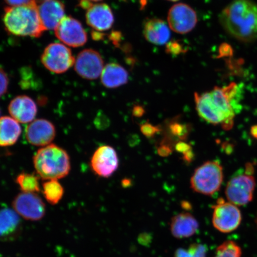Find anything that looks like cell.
Listing matches in <instances>:
<instances>
[{"label":"cell","mask_w":257,"mask_h":257,"mask_svg":"<svg viewBox=\"0 0 257 257\" xmlns=\"http://www.w3.org/2000/svg\"><path fill=\"white\" fill-rule=\"evenodd\" d=\"M239 89L236 83L198 94L195 92L196 110L202 119L214 126L220 125L224 130L232 128L236 115V97Z\"/></svg>","instance_id":"1"},{"label":"cell","mask_w":257,"mask_h":257,"mask_svg":"<svg viewBox=\"0 0 257 257\" xmlns=\"http://www.w3.org/2000/svg\"><path fill=\"white\" fill-rule=\"evenodd\" d=\"M225 31L237 40H257V4L251 0H233L219 15Z\"/></svg>","instance_id":"2"},{"label":"cell","mask_w":257,"mask_h":257,"mask_svg":"<svg viewBox=\"0 0 257 257\" xmlns=\"http://www.w3.org/2000/svg\"><path fill=\"white\" fill-rule=\"evenodd\" d=\"M3 20L6 31L16 36L39 38L46 31L41 23L37 3L6 8Z\"/></svg>","instance_id":"3"},{"label":"cell","mask_w":257,"mask_h":257,"mask_svg":"<svg viewBox=\"0 0 257 257\" xmlns=\"http://www.w3.org/2000/svg\"><path fill=\"white\" fill-rule=\"evenodd\" d=\"M33 162L38 175L45 181L65 178L71 169L68 153L55 144L38 150L34 156Z\"/></svg>","instance_id":"4"},{"label":"cell","mask_w":257,"mask_h":257,"mask_svg":"<svg viewBox=\"0 0 257 257\" xmlns=\"http://www.w3.org/2000/svg\"><path fill=\"white\" fill-rule=\"evenodd\" d=\"M223 169L216 161H208L196 169L191 179L193 191L207 196L220 190L223 181Z\"/></svg>","instance_id":"5"},{"label":"cell","mask_w":257,"mask_h":257,"mask_svg":"<svg viewBox=\"0 0 257 257\" xmlns=\"http://www.w3.org/2000/svg\"><path fill=\"white\" fill-rule=\"evenodd\" d=\"M253 166L247 164L243 174L233 177L228 182L225 194L227 200L236 206H242L252 200L256 182L252 175Z\"/></svg>","instance_id":"6"},{"label":"cell","mask_w":257,"mask_h":257,"mask_svg":"<svg viewBox=\"0 0 257 257\" xmlns=\"http://www.w3.org/2000/svg\"><path fill=\"white\" fill-rule=\"evenodd\" d=\"M212 208L213 210L212 222L215 229L219 232L230 233L240 226L242 214L236 205L220 198Z\"/></svg>","instance_id":"7"},{"label":"cell","mask_w":257,"mask_h":257,"mask_svg":"<svg viewBox=\"0 0 257 257\" xmlns=\"http://www.w3.org/2000/svg\"><path fill=\"white\" fill-rule=\"evenodd\" d=\"M41 60L47 69L57 74L66 72L75 63L71 50L60 43L48 45L42 54Z\"/></svg>","instance_id":"8"},{"label":"cell","mask_w":257,"mask_h":257,"mask_svg":"<svg viewBox=\"0 0 257 257\" xmlns=\"http://www.w3.org/2000/svg\"><path fill=\"white\" fill-rule=\"evenodd\" d=\"M14 210L26 220L38 221L46 214V205L37 193L22 192L12 203Z\"/></svg>","instance_id":"9"},{"label":"cell","mask_w":257,"mask_h":257,"mask_svg":"<svg viewBox=\"0 0 257 257\" xmlns=\"http://www.w3.org/2000/svg\"><path fill=\"white\" fill-rule=\"evenodd\" d=\"M168 21L172 31L179 34H186L194 30L198 18L195 11L190 6L179 3L170 8Z\"/></svg>","instance_id":"10"},{"label":"cell","mask_w":257,"mask_h":257,"mask_svg":"<svg viewBox=\"0 0 257 257\" xmlns=\"http://www.w3.org/2000/svg\"><path fill=\"white\" fill-rule=\"evenodd\" d=\"M54 31L58 39L70 47L83 46L88 40L81 23L70 16H65Z\"/></svg>","instance_id":"11"},{"label":"cell","mask_w":257,"mask_h":257,"mask_svg":"<svg viewBox=\"0 0 257 257\" xmlns=\"http://www.w3.org/2000/svg\"><path fill=\"white\" fill-rule=\"evenodd\" d=\"M104 61L97 51L86 49L80 52L75 63V71L82 78L94 80L101 75L103 71Z\"/></svg>","instance_id":"12"},{"label":"cell","mask_w":257,"mask_h":257,"mask_svg":"<svg viewBox=\"0 0 257 257\" xmlns=\"http://www.w3.org/2000/svg\"><path fill=\"white\" fill-rule=\"evenodd\" d=\"M117 152L111 146L98 148L92 156L91 167L95 174L102 178L110 177L118 168Z\"/></svg>","instance_id":"13"},{"label":"cell","mask_w":257,"mask_h":257,"mask_svg":"<svg viewBox=\"0 0 257 257\" xmlns=\"http://www.w3.org/2000/svg\"><path fill=\"white\" fill-rule=\"evenodd\" d=\"M56 127L53 123L44 118L34 120L28 125L25 130V137L32 146L46 147L55 138Z\"/></svg>","instance_id":"14"},{"label":"cell","mask_w":257,"mask_h":257,"mask_svg":"<svg viewBox=\"0 0 257 257\" xmlns=\"http://www.w3.org/2000/svg\"><path fill=\"white\" fill-rule=\"evenodd\" d=\"M42 25L45 30H55L65 17V8L59 0H47L38 6Z\"/></svg>","instance_id":"15"},{"label":"cell","mask_w":257,"mask_h":257,"mask_svg":"<svg viewBox=\"0 0 257 257\" xmlns=\"http://www.w3.org/2000/svg\"><path fill=\"white\" fill-rule=\"evenodd\" d=\"M8 110L11 117L19 123H29L35 120L38 108L36 103L30 96L19 95L10 102Z\"/></svg>","instance_id":"16"},{"label":"cell","mask_w":257,"mask_h":257,"mask_svg":"<svg viewBox=\"0 0 257 257\" xmlns=\"http://www.w3.org/2000/svg\"><path fill=\"white\" fill-rule=\"evenodd\" d=\"M86 23L96 31H105L112 27L114 19L111 9L107 5H93L86 14Z\"/></svg>","instance_id":"17"},{"label":"cell","mask_w":257,"mask_h":257,"mask_svg":"<svg viewBox=\"0 0 257 257\" xmlns=\"http://www.w3.org/2000/svg\"><path fill=\"white\" fill-rule=\"evenodd\" d=\"M198 229V221L191 213H179L172 218L170 230L177 239L188 238L197 233Z\"/></svg>","instance_id":"18"},{"label":"cell","mask_w":257,"mask_h":257,"mask_svg":"<svg viewBox=\"0 0 257 257\" xmlns=\"http://www.w3.org/2000/svg\"><path fill=\"white\" fill-rule=\"evenodd\" d=\"M143 34L149 43L159 46L168 43L170 38L168 25L162 19L157 18L149 19L145 22Z\"/></svg>","instance_id":"19"},{"label":"cell","mask_w":257,"mask_h":257,"mask_svg":"<svg viewBox=\"0 0 257 257\" xmlns=\"http://www.w3.org/2000/svg\"><path fill=\"white\" fill-rule=\"evenodd\" d=\"M127 70L120 64L109 63L104 67L101 75L102 84L108 88H116L128 82Z\"/></svg>","instance_id":"20"},{"label":"cell","mask_w":257,"mask_h":257,"mask_svg":"<svg viewBox=\"0 0 257 257\" xmlns=\"http://www.w3.org/2000/svg\"><path fill=\"white\" fill-rule=\"evenodd\" d=\"M1 237L5 240L14 238L19 232L21 219L19 215L11 208H4L0 214Z\"/></svg>","instance_id":"21"},{"label":"cell","mask_w":257,"mask_h":257,"mask_svg":"<svg viewBox=\"0 0 257 257\" xmlns=\"http://www.w3.org/2000/svg\"><path fill=\"white\" fill-rule=\"evenodd\" d=\"M22 133L20 124L15 118L3 116L0 120V145L9 147L17 143Z\"/></svg>","instance_id":"22"},{"label":"cell","mask_w":257,"mask_h":257,"mask_svg":"<svg viewBox=\"0 0 257 257\" xmlns=\"http://www.w3.org/2000/svg\"><path fill=\"white\" fill-rule=\"evenodd\" d=\"M44 198L52 205H56L62 200L64 195V188L58 180H50L43 185Z\"/></svg>","instance_id":"23"},{"label":"cell","mask_w":257,"mask_h":257,"mask_svg":"<svg viewBox=\"0 0 257 257\" xmlns=\"http://www.w3.org/2000/svg\"><path fill=\"white\" fill-rule=\"evenodd\" d=\"M16 182L22 192L37 194L41 191L39 177L33 173H21L16 178Z\"/></svg>","instance_id":"24"},{"label":"cell","mask_w":257,"mask_h":257,"mask_svg":"<svg viewBox=\"0 0 257 257\" xmlns=\"http://www.w3.org/2000/svg\"><path fill=\"white\" fill-rule=\"evenodd\" d=\"M207 246L200 243H193L188 249H177L174 257H207Z\"/></svg>","instance_id":"25"},{"label":"cell","mask_w":257,"mask_h":257,"mask_svg":"<svg viewBox=\"0 0 257 257\" xmlns=\"http://www.w3.org/2000/svg\"><path fill=\"white\" fill-rule=\"evenodd\" d=\"M141 131L145 136L151 138L155 136L160 131V128L157 126H154L150 123H144L141 125Z\"/></svg>","instance_id":"26"},{"label":"cell","mask_w":257,"mask_h":257,"mask_svg":"<svg viewBox=\"0 0 257 257\" xmlns=\"http://www.w3.org/2000/svg\"><path fill=\"white\" fill-rule=\"evenodd\" d=\"M5 1L9 7H18V6H28L37 3L35 0H5Z\"/></svg>","instance_id":"27"},{"label":"cell","mask_w":257,"mask_h":257,"mask_svg":"<svg viewBox=\"0 0 257 257\" xmlns=\"http://www.w3.org/2000/svg\"><path fill=\"white\" fill-rule=\"evenodd\" d=\"M9 80L7 73L2 68L1 69V96H3L8 92Z\"/></svg>","instance_id":"28"},{"label":"cell","mask_w":257,"mask_h":257,"mask_svg":"<svg viewBox=\"0 0 257 257\" xmlns=\"http://www.w3.org/2000/svg\"><path fill=\"white\" fill-rule=\"evenodd\" d=\"M176 150L179 153H182L184 155L191 152V146L184 142H179L176 144Z\"/></svg>","instance_id":"29"},{"label":"cell","mask_w":257,"mask_h":257,"mask_svg":"<svg viewBox=\"0 0 257 257\" xmlns=\"http://www.w3.org/2000/svg\"><path fill=\"white\" fill-rule=\"evenodd\" d=\"M181 45L176 43H172L169 45L168 47V52H172L173 54H178L181 52Z\"/></svg>","instance_id":"30"},{"label":"cell","mask_w":257,"mask_h":257,"mask_svg":"<svg viewBox=\"0 0 257 257\" xmlns=\"http://www.w3.org/2000/svg\"><path fill=\"white\" fill-rule=\"evenodd\" d=\"M110 40L115 46L120 41L121 34L118 32H112L110 36Z\"/></svg>","instance_id":"31"},{"label":"cell","mask_w":257,"mask_h":257,"mask_svg":"<svg viewBox=\"0 0 257 257\" xmlns=\"http://www.w3.org/2000/svg\"><path fill=\"white\" fill-rule=\"evenodd\" d=\"M93 5L94 4L88 1V0H80L79 4L80 8L86 10V11H88L89 8H91Z\"/></svg>","instance_id":"32"},{"label":"cell","mask_w":257,"mask_h":257,"mask_svg":"<svg viewBox=\"0 0 257 257\" xmlns=\"http://www.w3.org/2000/svg\"><path fill=\"white\" fill-rule=\"evenodd\" d=\"M134 115L136 117H140L144 114V109L140 106H136L134 108Z\"/></svg>","instance_id":"33"},{"label":"cell","mask_w":257,"mask_h":257,"mask_svg":"<svg viewBox=\"0 0 257 257\" xmlns=\"http://www.w3.org/2000/svg\"><path fill=\"white\" fill-rule=\"evenodd\" d=\"M92 38L95 40H101V38H103V34H99L98 32H92Z\"/></svg>","instance_id":"34"},{"label":"cell","mask_w":257,"mask_h":257,"mask_svg":"<svg viewBox=\"0 0 257 257\" xmlns=\"http://www.w3.org/2000/svg\"><path fill=\"white\" fill-rule=\"evenodd\" d=\"M90 2L93 3V2H101L102 0H88Z\"/></svg>","instance_id":"35"},{"label":"cell","mask_w":257,"mask_h":257,"mask_svg":"<svg viewBox=\"0 0 257 257\" xmlns=\"http://www.w3.org/2000/svg\"><path fill=\"white\" fill-rule=\"evenodd\" d=\"M45 1H47V0H35V2H36L37 3H43V2H45Z\"/></svg>","instance_id":"36"},{"label":"cell","mask_w":257,"mask_h":257,"mask_svg":"<svg viewBox=\"0 0 257 257\" xmlns=\"http://www.w3.org/2000/svg\"><path fill=\"white\" fill-rule=\"evenodd\" d=\"M168 1H170V2H177V1H178V0H168Z\"/></svg>","instance_id":"37"},{"label":"cell","mask_w":257,"mask_h":257,"mask_svg":"<svg viewBox=\"0 0 257 257\" xmlns=\"http://www.w3.org/2000/svg\"><path fill=\"white\" fill-rule=\"evenodd\" d=\"M256 225H257V217H256Z\"/></svg>","instance_id":"38"},{"label":"cell","mask_w":257,"mask_h":257,"mask_svg":"<svg viewBox=\"0 0 257 257\" xmlns=\"http://www.w3.org/2000/svg\"><path fill=\"white\" fill-rule=\"evenodd\" d=\"M215 257H216V256H215Z\"/></svg>","instance_id":"39"}]
</instances>
